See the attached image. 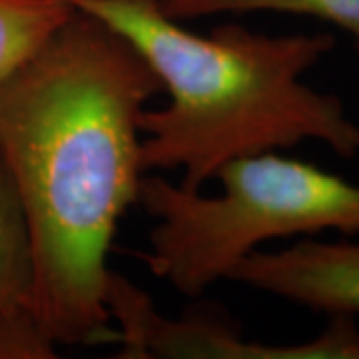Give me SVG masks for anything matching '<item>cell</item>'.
I'll return each instance as SVG.
<instances>
[{
	"label": "cell",
	"mask_w": 359,
	"mask_h": 359,
	"mask_svg": "<svg viewBox=\"0 0 359 359\" xmlns=\"http://www.w3.org/2000/svg\"><path fill=\"white\" fill-rule=\"evenodd\" d=\"M160 92L140 52L76 6L0 82V150L30 228L36 311L56 346L116 341L104 302L108 252L138 204L142 114Z\"/></svg>",
	"instance_id": "6da1fadb"
},
{
	"label": "cell",
	"mask_w": 359,
	"mask_h": 359,
	"mask_svg": "<svg viewBox=\"0 0 359 359\" xmlns=\"http://www.w3.org/2000/svg\"><path fill=\"white\" fill-rule=\"evenodd\" d=\"M112 26L154 70L170 102L142 114V168L180 170L202 190L244 156L320 142L341 158L359 154V124L339 96L304 82L334 50L320 34H264L228 22L200 34L156 0H66Z\"/></svg>",
	"instance_id": "7a4b0ae2"
},
{
	"label": "cell",
	"mask_w": 359,
	"mask_h": 359,
	"mask_svg": "<svg viewBox=\"0 0 359 359\" xmlns=\"http://www.w3.org/2000/svg\"><path fill=\"white\" fill-rule=\"evenodd\" d=\"M205 196L160 176H144L138 204L156 219L148 252L156 278L184 295L204 294L269 240L339 231L359 236V184L309 162L257 152L231 160Z\"/></svg>",
	"instance_id": "3957f363"
},
{
	"label": "cell",
	"mask_w": 359,
	"mask_h": 359,
	"mask_svg": "<svg viewBox=\"0 0 359 359\" xmlns=\"http://www.w3.org/2000/svg\"><path fill=\"white\" fill-rule=\"evenodd\" d=\"M104 302L118 323V359H359L358 318L347 313L330 316L309 341L271 346L248 339L240 325L216 311L166 318L150 295L116 271L108 276Z\"/></svg>",
	"instance_id": "277c9868"
},
{
	"label": "cell",
	"mask_w": 359,
	"mask_h": 359,
	"mask_svg": "<svg viewBox=\"0 0 359 359\" xmlns=\"http://www.w3.org/2000/svg\"><path fill=\"white\" fill-rule=\"evenodd\" d=\"M228 280L327 316L359 318V240L320 242L308 236L276 252L254 250Z\"/></svg>",
	"instance_id": "5b68a950"
},
{
	"label": "cell",
	"mask_w": 359,
	"mask_h": 359,
	"mask_svg": "<svg viewBox=\"0 0 359 359\" xmlns=\"http://www.w3.org/2000/svg\"><path fill=\"white\" fill-rule=\"evenodd\" d=\"M34 287L36 268L30 228L13 172L0 150V311L36 309Z\"/></svg>",
	"instance_id": "8992f818"
},
{
	"label": "cell",
	"mask_w": 359,
	"mask_h": 359,
	"mask_svg": "<svg viewBox=\"0 0 359 359\" xmlns=\"http://www.w3.org/2000/svg\"><path fill=\"white\" fill-rule=\"evenodd\" d=\"M72 13L66 0H0V82L30 62Z\"/></svg>",
	"instance_id": "52a82bcc"
},
{
	"label": "cell",
	"mask_w": 359,
	"mask_h": 359,
	"mask_svg": "<svg viewBox=\"0 0 359 359\" xmlns=\"http://www.w3.org/2000/svg\"><path fill=\"white\" fill-rule=\"evenodd\" d=\"M158 6L180 22L218 14L308 16L346 32L359 52V0H158Z\"/></svg>",
	"instance_id": "ba28073f"
},
{
	"label": "cell",
	"mask_w": 359,
	"mask_h": 359,
	"mask_svg": "<svg viewBox=\"0 0 359 359\" xmlns=\"http://www.w3.org/2000/svg\"><path fill=\"white\" fill-rule=\"evenodd\" d=\"M56 347L36 309L0 311V359H52Z\"/></svg>",
	"instance_id": "9c48e42d"
},
{
	"label": "cell",
	"mask_w": 359,
	"mask_h": 359,
	"mask_svg": "<svg viewBox=\"0 0 359 359\" xmlns=\"http://www.w3.org/2000/svg\"><path fill=\"white\" fill-rule=\"evenodd\" d=\"M156 2H158V0H156Z\"/></svg>",
	"instance_id": "30bf717a"
}]
</instances>
